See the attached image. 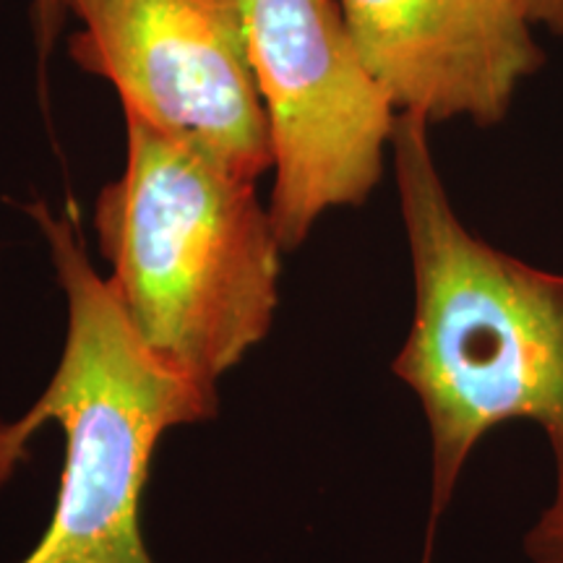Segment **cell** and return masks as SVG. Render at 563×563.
Here are the masks:
<instances>
[{
  "mask_svg": "<svg viewBox=\"0 0 563 563\" xmlns=\"http://www.w3.org/2000/svg\"><path fill=\"white\" fill-rule=\"evenodd\" d=\"M249 45L272 144L269 211L285 253L384 178L399 112L363 66L336 0H249Z\"/></svg>",
  "mask_w": 563,
  "mask_h": 563,
  "instance_id": "cell-4",
  "label": "cell"
},
{
  "mask_svg": "<svg viewBox=\"0 0 563 563\" xmlns=\"http://www.w3.org/2000/svg\"><path fill=\"white\" fill-rule=\"evenodd\" d=\"M30 13L34 45H37L40 58L47 60L55 42H58L63 21H66V11H63L60 0H30Z\"/></svg>",
  "mask_w": 563,
  "mask_h": 563,
  "instance_id": "cell-7",
  "label": "cell"
},
{
  "mask_svg": "<svg viewBox=\"0 0 563 563\" xmlns=\"http://www.w3.org/2000/svg\"><path fill=\"white\" fill-rule=\"evenodd\" d=\"M363 66L397 112L501 125L545 51L517 0H336Z\"/></svg>",
  "mask_w": 563,
  "mask_h": 563,
  "instance_id": "cell-6",
  "label": "cell"
},
{
  "mask_svg": "<svg viewBox=\"0 0 563 563\" xmlns=\"http://www.w3.org/2000/svg\"><path fill=\"white\" fill-rule=\"evenodd\" d=\"M433 125L397 115L391 167L410 249L415 308L391 371L431 433L426 555L462 470L493 428L534 422L551 443L555 493L525 538L532 563H563V274L475 235L456 214L431 146Z\"/></svg>",
  "mask_w": 563,
  "mask_h": 563,
  "instance_id": "cell-1",
  "label": "cell"
},
{
  "mask_svg": "<svg viewBox=\"0 0 563 563\" xmlns=\"http://www.w3.org/2000/svg\"><path fill=\"white\" fill-rule=\"evenodd\" d=\"M125 118V165L95 201L108 290L173 371L214 386L269 334L282 245L256 180L144 118Z\"/></svg>",
  "mask_w": 563,
  "mask_h": 563,
  "instance_id": "cell-2",
  "label": "cell"
},
{
  "mask_svg": "<svg viewBox=\"0 0 563 563\" xmlns=\"http://www.w3.org/2000/svg\"><path fill=\"white\" fill-rule=\"evenodd\" d=\"M79 32L76 66L118 91L123 112L256 180L272 144L249 45V0H60Z\"/></svg>",
  "mask_w": 563,
  "mask_h": 563,
  "instance_id": "cell-5",
  "label": "cell"
},
{
  "mask_svg": "<svg viewBox=\"0 0 563 563\" xmlns=\"http://www.w3.org/2000/svg\"><path fill=\"white\" fill-rule=\"evenodd\" d=\"M68 302L66 344L47 389L16 422H0V485L26 460L45 422L66 433L58 501L37 548L19 563H152L141 534V493L170 428L217 415V389L173 371L139 340L79 228L30 203Z\"/></svg>",
  "mask_w": 563,
  "mask_h": 563,
  "instance_id": "cell-3",
  "label": "cell"
},
{
  "mask_svg": "<svg viewBox=\"0 0 563 563\" xmlns=\"http://www.w3.org/2000/svg\"><path fill=\"white\" fill-rule=\"evenodd\" d=\"M534 30L563 37V0H517Z\"/></svg>",
  "mask_w": 563,
  "mask_h": 563,
  "instance_id": "cell-8",
  "label": "cell"
}]
</instances>
